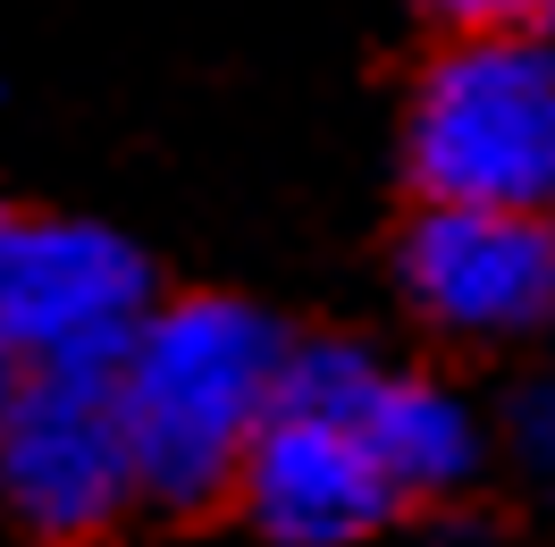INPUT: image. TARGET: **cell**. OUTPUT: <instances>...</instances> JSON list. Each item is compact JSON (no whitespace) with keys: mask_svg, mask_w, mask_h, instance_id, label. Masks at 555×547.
Listing matches in <instances>:
<instances>
[{"mask_svg":"<svg viewBox=\"0 0 555 547\" xmlns=\"http://www.w3.org/2000/svg\"><path fill=\"white\" fill-rule=\"evenodd\" d=\"M286 338L270 311L228 295L152 304L118 362V412L135 446V488L152 506H203L236 488L244 446L278 405Z\"/></svg>","mask_w":555,"mask_h":547,"instance_id":"1","label":"cell"},{"mask_svg":"<svg viewBox=\"0 0 555 547\" xmlns=\"http://www.w3.org/2000/svg\"><path fill=\"white\" fill-rule=\"evenodd\" d=\"M447 35H555V0H421Z\"/></svg>","mask_w":555,"mask_h":547,"instance_id":"8","label":"cell"},{"mask_svg":"<svg viewBox=\"0 0 555 547\" xmlns=\"http://www.w3.org/2000/svg\"><path fill=\"white\" fill-rule=\"evenodd\" d=\"M0 244H9V219H0Z\"/></svg>","mask_w":555,"mask_h":547,"instance_id":"11","label":"cell"},{"mask_svg":"<svg viewBox=\"0 0 555 547\" xmlns=\"http://www.w3.org/2000/svg\"><path fill=\"white\" fill-rule=\"evenodd\" d=\"M0 497L42 539H93L127 513L135 446L118 412V371H26L17 412L0 430Z\"/></svg>","mask_w":555,"mask_h":547,"instance_id":"5","label":"cell"},{"mask_svg":"<svg viewBox=\"0 0 555 547\" xmlns=\"http://www.w3.org/2000/svg\"><path fill=\"white\" fill-rule=\"evenodd\" d=\"M152 320V270L93 219H35L0 244V338L26 371H118Z\"/></svg>","mask_w":555,"mask_h":547,"instance_id":"4","label":"cell"},{"mask_svg":"<svg viewBox=\"0 0 555 547\" xmlns=\"http://www.w3.org/2000/svg\"><path fill=\"white\" fill-rule=\"evenodd\" d=\"M514 455H521V472H530V488L555 497V379L521 387V405H514Z\"/></svg>","mask_w":555,"mask_h":547,"instance_id":"9","label":"cell"},{"mask_svg":"<svg viewBox=\"0 0 555 547\" xmlns=\"http://www.w3.org/2000/svg\"><path fill=\"white\" fill-rule=\"evenodd\" d=\"M17 387H26V362H17V345L0 338V430H9V412H17Z\"/></svg>","mask_w":555,"mask_h":547,"instance_id":"10","label":"cell"},{"mask_svg":"<svg viewBox=\"0 0 555 547\" xmlns=\"http://www.w3.org/2000/svg\"><path fill=\"white\" fill-rule=\"evenodd\" d=\"M362 430L379 446L387 480L404 488V506H429V497H454V488L480 480V455H488L480 412L421 371H387L379 362L371 396H362Z\"/></svg>","mask_w":555,"mask_h":547,"instance_id":"7","label":"cell"},{"mask_svg":"<svg viewBox=\"0 0 555 547\" xmlns=\"http://www.w3.org/2000/svg\"><path fill=\"white\" fill-rule=\"evenodd\" d=\"M421 203L555 219V35H454L404 118Z\"/></svg>","mask_w":555,"mask_h":547,"instance_id":"3","label":"cell"},{"mask_svg":"<svg viewBox=\"0 0 555 547\" xmlns=\"http://www.w3.org/2000/svg\"><path fill=\"white\" fill-rule=\"evenodd\" d=\"M404 304L463 345H505L555 329V219L480 203H421L396 253Z\"/></svg>","mask_w":555,"mask_h":547,"instance_id":"6","label":"cell"},{"mask_svg":"<svg viewBox=\"0 0 555 547\" xmlns=\"http://www.w3.org/2000/svg\"><path fill=\"white\" fill-rule=\"evenodd\" d=\"M371 379H379V362L353 338L286 345L278 405L253 430L236 472L244 522L270 547H353L404 513V488L387 480L379 446L362 430Z\"/></svg>","mask_w":555,"mask_h":547,"instance_id":"2","label":"cell"}]
</instances>
